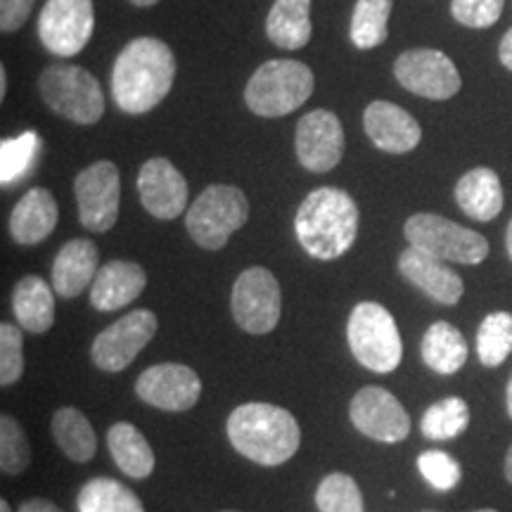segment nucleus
<instances>
[{"instance_id": "obj_1", "label": "nucleus", "mask_w": 512, "mask_h": 512, "mask_svg": "<svg viewBox=\"0 0 512 512\" xmlns=\"http://www.w3.org/2000/svg\"><path fill=\"white\" fill-rule=\"evenodd\" d=\"M176 57L164 41L140 36L121 50L112 69V95L121 112L145 114L169 95Z\"/></svg>"}, {"instance_id": "obj_2", "label": "nucleus", "mask_w": 512, "mask_h": 512, "mask_svg": "<svg viewBox=\"0 0 512 512\" xmlns=\"http://www.w3.org/2000/svg\"><path fill=\"white\" fill-rule=\"evenodd\" d=\"M226 432L240 456L266 467L287 463L302 444L297 418L273 403H242L228 415Z\"/></svg>"}, {"instance_id": "obj_3", "label": "nucleus", "mask_w": 512, "mask_h": 512, "mask_svg": "<svg viewBox=\"0 0 512 512\" xmlns=\"http://www.w3.org/2000/svg\"><path fill=\"white\" fill-rule=\"evenodd\" d=\"M294 233L304 252L318 261H332L354 245L358 207L342 188H318L306 195L294 216Z\"/></svg>"}, {"instance_id": "obj_4", "label": "nucleus", "mask_w": 512, "mask_h": 512, "mask_svg": "<svg viewBox=\"0 0 512 512\" xmlns=\"http://www.w3.org/2000/svg\"><path fill=\"white\" fill-rule=\"evenodd\" d=\"M313 72L299 60L264 62L245 88V102L256 117H285L311 98Z\"/></svg>"}, {"instance_id": "obj_5", "label": "nucleus", "mask_w": 512, "mask_h": 512, "mask_svg": "<svg viewBox=\"0 0 512 512\" xmlns=\"http://www.w3.org/2000/svg\"><path fill=\"white\" fill-rule=\"evenodd\" d=\"M351 354L373 373H392L403 358V342L392 313L377 302H361L347 323Z\"/></svg>"}, {"instance_id": "obj_6", "label": "nucleus", "mask_w": 512, "mask_h": 512, "mask_svg": "<svg viewBox=\"0 0 512 512\" xmlns=\"http://www.w3.org/2000/svg\"><path fill=\"white\" fill-rule=\"evenodd\" d=\"M247 219L249 200L245 192L235 185H209L185 214V228L195 245L219 252Z\"/></svg>"}, {"instance_id": "obj_7", "label": "nucleus", "mask_w": 512, "mask_h": 512, "mask_svg": "<svg viewBox=\"0 0 512 512\" xmlns=\"http://www.w3.org/2000/svg\"><path fill=\"white\" fill-rule=\"evenodd\" d=\"M41 98L60 117L74 124H98L105 114V95L100 81L83 67L50 64L41 74Z\"/></svg>"}, {"instance_id": "obj_8", "label": "nucleus", "mask_w": 512, "mask_h": 512, "mask_svg": "<svg viewBox=\"0 0 512 512\" xmlns=\"http://www.w3.org/2000/svg\"><path fill=\"white\" fill-rule=\"evenodd\" d=\"M408 245L446 264L477 266L489 256V242L477 230L460 226L437 214H413L403 226Z\"/></svg>"}, {"instance_id": "obj_9", "label": "nucleus", "mask_w": 512, "mask_h": 512, "mask_svg": "<svg viewBox=\"0 0 512 512\" xmlns=\"http://www.w3.org/2000/svg\"><path fill=\"white\" fill-rule=\"evenodd\" d=\"M230 311L235 323L249 335H266L275 330L283 311V297L275 275L264 266L242 271L230 294Z\"/></svg>"}, {"instance_id": "obj_10", "label": "nucleus", "mask_w": 512, "mask_h": 512, "mask_svg": "<svg viewBox=\"0 0 512 512\" xmlns=\"http://www.w3.org/2000/svg\"><path fill=\"white\" fill-rule=\"evenodd\" d=\"M394 76L408 93L427 100H451L463 86L451 57L434 48H415L401 53L394 62Z\"/></svg>"}, {"instance_id": "obj_11", "label": "nucleus", "mask_w": 512, "mask_h": 512, "mask_svg": "<svg viewBox=\"0 0 512 512\" xmlns=\"http://www.w3.org/2000/svg\"><path fill=\"white\" fill-rule=\"evenodd\" d=\"M93 27V0H48L38 19V36L48 53L74 57L88 46Z\"/></svg>"}, {"instance_id": "obj_12", "label": "nucleus", "mask_w": 512, "mask_h": 512, "mask_svg": "<svg viewBox=\"0 0 512 512\" xmlns=\"http://www.w3.org/2000/svg\"><path fill=\"white\" fill-rule=\"evenodd\" d=\"M159 320L152 311L136 309L105 328L93 339L91 358L105 373H121L155 337Z\"/></svg>"}, {"instance_id": "obj_13", "label": "nucleus", "mask_w": 512, "mask_h": 512, "mask_svg": "<svg viewBox=\"0 0 512 512\" xmlns=\"http://www.w3.org/2000/svg\"><path fill=\"white\" fill-rule=\"evenodd\" d=\"M74 195L79 204V221L93 233H107L119 219L121 178L117 164L95 162L83 169L74 181Z\"/></svg>"}, {"instance_id": "obj_14", "label": "nucleus", "mask_w": 512, "mask_h": 512, "mask_svg": "<svg viewBox=\"0 0 512 512\" xmlns=\"http://www.w3.org/2000/svg\"><path fill=\"white\" fill-rule=\"evenodd\" d=\"M349 418L366 437L382 444H399L411 432V418L392 392L382 387H363L349 406Z\"/></svg>"}, {"instance_id": "obj_15", "label": "nucleus", "mask_w": 512, "mask_h": 512, "mask_svg": "<svg viewBox=\"0 0 512 512\" xmlns=\"http://www.w3.org/2000/svg\"><path fill=\"white\" fill-rule=\"evenodd\" d=\"M136 394L140 401L159 411L183 413L200 401L202 380L183 363H159L138 377Z\"/></svg>"}, {"instance_id": "obj_16", "label": "nucleus", "mask_w": 512, "mask_h": 512, "mask_svg": "<svg viewBox=\"0 0 512 512\" xmlns=\"http://www.w3.org/2000/svg\"><path fill=\"white\" fill-rule=\"evenodd\" d=\"M299 164L313 174H325L342 162L344 155V128L337 114L330 110H313L304 114L297 124L294 138Z\"/></svg>"}, {"instance_id": "obj_17", "label": "nucleus", "mask_w": 512, "mask_h": 512, "mask_svg": "<svg viewBox=\"0 0 512 512\" xmlns=\"http://www.w3.org/2000/svg\"><path fill=\"white\" fill-rule=\"evenodd\" d=\"M138 195L155 219L171 221L188 207V181L169 159L155 157L140 169Z\"/></svg>"}, {"instance_id": "obj_18", "label": "nucleus", "mask_w": 512, "mask_h": 512, "mask_svg": "<svg viewBox=\"0 0 512 512\" xmlns=\"http://www.w3.org/2000/svg\"><path fill=\"white\" fill-rule=\"evenodd\" d=\"M363 126L377 150L389 155H406L422 140V128L413 114L387 100L370 102L363 112Z\"/></svg>"}, {"instance_id": "obj_19", "label": "nucleus", "mask_w": 512, "mask_h": 512, "mask_svg": "<svg viewBox=\"0 0 512 512\" xmlns=\"http://www.w3.org/2000/svg\"><path fill=\"white\" fill-rule=\"evenodd\" d=\"M399 271L408 283L418 287L422 294H427L432 302L456 306L463 299V278L437 256L408 247L399 256Z\"/></svg>"}, {"instance_id": "obj_20", "label": "nucleus", "mask_w": 512, "mask_h": 512, "mask_svg": "<svg viewBox=\"0 0 512 512\" xmlns=\"http://www.w3.org/2000/svg\"><path fill=\"white\" fill-rule=\"evenodd\" d=\"M147 285L143 266L136 261H107L91 285V304L98 311H117L136 302Z\"/></svg>"}, {"instance_id": "obj_21", "label": "nucleus", "mask_w": 512, "mask_h": 512, "mask_svg": "<svg viewBox=\"0 0 512 512\" xmlns=\"http://www.w3.org/2000/svg\"><path fill=\"white\" fill-rule=\"evenodd\" d=\"M100 271V252L91 240H69L53 261V290L62 299H74L93 285Z\"/></svg>"}, {"instance_id": "obj_22", "label": "nucleus", "mask_w": 512, "mask_h": 512, "mask_svg": "<svg viewBox=\"0 0 512 512\" xmlns=\"http://www.w3.org/2000/svg\"><path fill=\"white\" fill-rule=\"evenodd\" d=\"M60 219L55 197L46 188H31L10 214V235L17 245L34 247L53 233Z\"/></svg>"}, {"instance_id": "obj_23", "label": "nucleus", "mask_w": 512, "mask_h": 512, "mask_svg": "<svg viewBox=\"0 0 512 512\" xmlns=\"http://www.w3.org/2000/svg\"><path fill=\"white\" fill-rule=\"evenodd\" d=\"M456 202L472 221H494L503 209L501 178L489 166H477L456 183Z\"/></svg>"}, {"instance_id": "obj_24", "label": "nucleus", "mask_w": 512, "mask_h": 512, "mask_svg": "<svg viewBox=\"0 0 512 512\" xmlns=\"http://www.w3.org/2000/svg\"><path fill=\"white\" fill-rule=\"evenodd\" d=\"M12 311L19 328L43 335L55 323V297L50 285L38 275H27L15 285L12 292Z\"/></svg>"}, {"instance_id": "obj_25", "label": "nucleus", "mask_w": 512, "mask_h": 512, "mask_svg": "<svg viewBox=\"0 0 512 512\" xmlns=\"http://www.w3.org/2000/svg\"><path fill=\"white\" fill-rule=\"evenodd\" d=\"M311 0H275L266 17V34L283 50H299L311 41Z\"/></svg>"}, {"instance_id": "obj_26", "label": "nucleus", "mask_w": 512, "mask_h": 512, "mask_svg": "<svg viewBox=\"0 0 512 512\" xmlns=\"http://www.w3.org/2000/svg\"><path fill=\"white\" fill-rule=\"evenodd\" d=\"M107 446L114 463L124 475L133 479H147L155 470V451L147 444L143 432L131 422H117L107 432Z\"/></svg>"}, {"instance_id": "obj_27", "label": "nucleus", "mask_w": 512, "mask_h": 512, "mask_svg": "<svg viewBox=\"0 0 512 512\" xmlns=\"http://www.w3.org/2000/svg\"><path fill=\"white\" fill-rule=\"evenodd\" d=\"M422 361L439 375H453L465 366L467 342L456 325L437 320L422 337Z\"/></svg>"}, {"instance_id": "obj_28", "label": "nucleus", "mask_w": 512, "mask_h": 512, "mask_svg": "<svg viewBox=\"0 0 512 512\" xmlns=\"http://www.w3.org/2000/svg\"><path fill=\"white\" fill-rule=\"evenodd\" d=\"M53 437L64 456L74 463H88L98 451V437H95L91 420L72 406L55 411Z\"/></svg>"}, {"instance_id": "obj_29", "label": "nucleus", "mask_w": 512, "mask_h": 512, "mask_svg": "<svg viewBox=\"0 0 512 512\" xmlns=\"http://www.w3.org/2000/svg\"><path fill=\"white\" fill-rule=\"evenodd\" d=\"M76 505L79 512H145L140 498L110 477H95L83 484Z\"/></svg>"}, {"instance_id": "obj_30", "label": "nucleus", "mask_w": 512, "mask_h": 512, "mask_svg": "<svg viewBox=\"0 0 512 512\" xmlns=\"http://www.w3.org/2000/svg\"><path fill=\"white\" fill-rule=\"evenodd\" d=\"M394 0H358L351 15V43L361 50L382 46L389 34V15Z\"/></svg>"}, {"instance_id": "obj_31", "label": "nucleus", "mask_w": 512, "mask_h": 512, "mask_svg": "<svg viewBox=\"0 0 512 512\" xmlns=\"http://www.w3.org/2000/svg\"><path fill=\"white\" fill-rule=\"evenodd\" d=\"M470 425V408L460 396H446L437 403H432L422 415L420 430L427 439L448 441L456 439Z\"/></svg>"}, {"instance_id": "obj_32", "label": "nucleus", "mask_w": 512, "mask_h": 512, "mask_svg": "<svg viewBox=\"0 0 512 512\" xmlns=\"http://www.w3.org/2000/svg\"><path fill=\"white\" fill-rule=\"evenodd\" d=\"M512 354V313L494 311L477 330V356L486 368H498Z\"/></svg>"}, {"instance_id": "obj_33", "label": "nucleus", "mask_w": 512, "mask_h": 512, "mask_svg": "<svg viewBox=\"0 0 512 512\" xmlns=\"http://www.w3.org/2000/svg\"><path fill=\"white\" fill-rule=\"evenodd\" d=\"M41 150V138L34 131H24L17 138H5L0 145V181L3 185L22 181Z\"/></svg>"}, {"instance_id": "obj_34", "label": "nucleus", "mask_w": 512, "mask_h": 512, "mask_svg": "<svg viewBox=\"0 0 512 512\" xmlns=\"http://www.w3.org/2000/svg\"><path fill=\"white\" fill-rule=\"evenodd\" d=\"M316 505L320 512H366L363 494L356 479L344 472H330L316 489Z\"/></svg>"}, {"instance_id": "obj_35", "label": "nucleus", "mask_w": 512, "mask_h": 512, "mask_svg": "<svg viewBox=\"0 0 512 512\" xmlns=\"http://www.w3.org/2000/svg\"><path fill=\"white\" fill-rule=\"evenodd\" d=\"M29 463L31 448L27 434L12 415H3L0 418V470L3 475L17 477L27 470Z\"/></svg>"}, {"instance_id": "obj_36", "label": "nucleus", "mask_w": 512, "mask_h": 512, "mask_svg": "<svg viewBox=\"0 0 512 512\" xmlns=\"http://www.w3.org/2000/svg\"><path fill=\"white\" fill-rule=\"evenodd\" d=\"M24 375V337L22 328L12 323L0 325V384L10 387Z\"/></svg>"}, {"instance_id": "obj_37", "label": "nucleus", "mask_w": 512, "mask_h": 512, "mask_svg": "<svg viewBox=\"0 0 512 512\" xmlns=\"http://www.w3.org/2000/svg\"><path fill=\"white\" fill-rule=\"evenodd\" d=\"M418 470L422 479L437 491H451L456 489L463 470L460 463L453 456L444 451H425L418 456Z\"/></svg>"}, {"instance_id": "obj_38", "label": "nucleus", "mask_w": 512, "mask_h": 512, "mask_svg": "<svg viewBox=\"0 0 512 512\" xmlns=\"http://www.w3.org/2000/svg\"><path fill=\"white\" fill-rule=\"evenodd\" d=\"M505 0H451V15L467 29H489L501 19Z\"/></svg>"}, {"instance_id": "obj_39", "label": "nucleus", "mask_w": 512, "mask_h": 512, "mask_svg": "<svg viewBox=\"0 0 512 512\" xmlns=\"http://www.w3.org/2000/svg\"><path fill=\"white\" fill-rule=\"evenodd\" d=\"M36 0H0V29L5 34L24 27Z\"/></svg>"}, {"instance_id": "obj_40", "label": "nucleus", "mask_w": 512, "mask_h": 512, "mask_svg": "<svg viewBox=\"0 0 512 512\" xmlns=\"http://www.w3.org/2000/svg\"><path fill=\"white\" fill-rule=\"evenodd\" d=\"M19 512H62L55 503L46 501V498H29L19 505Z\"/></svg>"}, {"instance_id": "obj_41", "label": "nucleus", "mask_w": 512, "mask_h": 512, "mask_svg": "<svg viewBox=\"0 0 512 512\" xmlns=\"http://www.w3.org/2000/svg\"><path fill=\"white\" fill-rule=\"evenodd\" d=\"M498 57H501L503 67L510 69V72H512V29L503 36L501 46H498Z\"/></svg>"}, {"instance_id": "obj_42", "label": "nucleus", "mask_w": 512, "mask_h": 512, "mask_svg": "<svg viewBox=\"0 0 512 512\" xmlns=\"http://www.w3.org/2000/svg\"><path fill=\"white\" fill-rule=\"evenodd\" d=\"M505 479L512 484V446L508 448V456H505Z\"/></svg>"}, {"instance_id": "obj_43", "label": "nucleus", "mask_w": 512, "mask_h": 512, "mask_svg": "<svg viewBox=\"0 0 512 512\" xmlns=\"http://www.w3.org/2000/svg\"><path fill=\"white\" fill-rule=\"evenodd\" d=\"M505 408H508V415L512 418V377L508 382V389H505Z\"/></svg>"}, {"instance_id": "obj_44", "label": "nucleus", "mask_w": 512, "mask_h": 512, "mask_svg": "<svg viewBox=\"0 0 512 512\" xmlns=\"http://www.w3.org/2000/svg\"><path fill=\"white\" fill-rule=\"evenodd\" d=\"M505 249H508V256L512 261V219L508 223V233H505Z\"/></svg>"}, {"instance_id": "obj_45", "label": "nucleus", "mask_w": 512, "mask_h": 512, "mask_svg": "<svg viewBox=\"0 0 512 512\" xmlns=\"http://www.w3.org/2000/svg\"><path fill=\"white\" fill-rule=\"evenodd\" d=\"M5 91H8V74H5V69H0V98H3Z\"/></svg>"}, {"instance_id": "obj_46", "label": "nucleus", "mask_w": 512, "mask_h": 512, "mask_svg": "<svg viewBox=\"0 0 512 512\" xmlns=\"http://www.w3.org/2000/svg\"><path fill=\"white\" fill-rule=\"evenodd\" d=\"M133 5H138V8H150V5L159 3V0H131Z\"/></svg>"}, {"instance_id": "obj_47", "label": "nucleus", "mask_w": 512, "mask_h": 512, "mask_svg": "<svg viewBox=\"0 0 512 512\" xmlns=\"http://www.w3.org/2000/svg\"><path fill=\"white\" fill-rule=\"evenodd\" d=\"M0 512H12V510H10V503H8V501H0Z\"/></svg>"}, {"instance_id": "obj_48", "label": "nucleus", "mask_w": 512, "mask_h": 512, "mask_svg": "<svg viewBox=\"0 0 512 512\" xmlns=\"http://www.w3.org/2000/svg\"><path fill=\"white\" fill-rule=\"evenodd\" d=\"M472 512H498V510H491V508H484V510H472Z\"/></svg>"}, {"instance_id": "obj_49", "label": "nucleus", "mask_w": 512, "mask_h": 512, "mask_svg": "<svg viewBox=\"0 0 512 512\" xmlns=\"http://www.w3.org/2000/svg\"><path fill=\"white\" fill-rule=\"evenodd\" d=\"M221 512H238V510H221Z\"/></svg>"}]
</instances>
